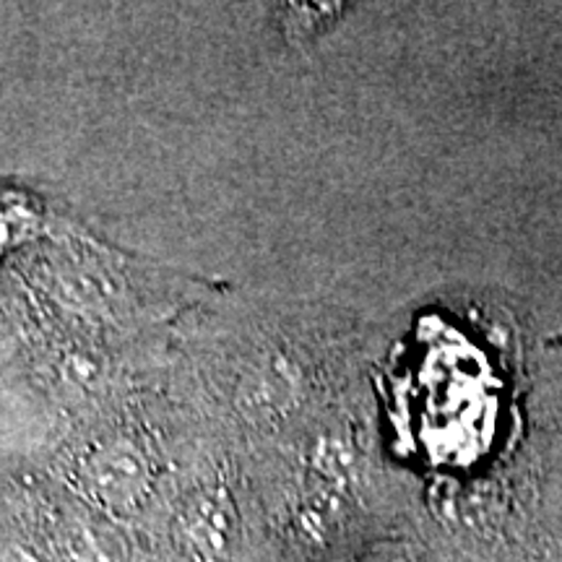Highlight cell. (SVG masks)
I'll list each match as a JSON object with an SVG mask.
<instances>
[{
	"label": "cell",
	"instance_id": "cell-2",
	"mask_svg": "<svg viewBox=\"0 0 562 562\" xmlns=\"http://www.w3.org/2000/svg\"><path fill=\"white\" fill-rule=\"evenodd\" d=\"M186 544L201 562L222 558L229 539V505L222 487L199 492L182 513Z\"/></svg>",
	"mask_w": 562,
	"mask_h": 562
},
{
	"label": "cell",
	"instance_id": "cell-1",
	"mask_svg": "<svg viewBox=\"0 0 562 562\" xmlns=\"http://www.w3.org/2000/svg\"><path fill=\"white\" fill-rule=\"evenodd\" d=\"M149 461L136 442L115 438L100 442L79 463V484L89 501L110 513H133L149 492Z\"/></svg>",
	"mask_w": 562,
	"mask_h": 562
},
{
	"label": "cell",
	"instance_id": "cell-3",
	"mask_svg": "<svg viewBox=\"0 0 562 562\" xmlns=\"http://www.w3.org/2000/svg\"><path fill=\"white\" fill-rule=\"evenodd\" d=\"M294 375L286 360L273 357L252 372L248 385L243 389V402L248 409H286L294 393Z\"/></svg>",
	"mask_w": 562,
	"mask_h": 562
}]
</instances>
